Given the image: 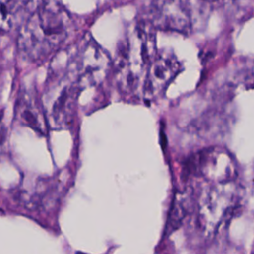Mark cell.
<instances>
[{
	"label": "cell",
	"instance_id": "cell-1",
	"mask_svg": "<svg viewBox=\"0 0 254 254\" xmlns=\"http://www.w3.org/2000/svg\"><path fill=\"white\" fill-rule=\"evenodd\" d=\"M195 186L192 213L194 228L202 240L210 241L226 229L242 207V188L237 180L189 181Z\"/></svg>",
	"mask_w": 254,
	"mask_h": 254
},
{
	"label": "cell",
	"instance_id": "cell-2",
	"mask_svg": "<svg viewBox=\"0 0 254 254\" xmlns=\"http://www.w3.org/2000/svg\"><path fill=\"white\" fill-rule=\"evenodd\" d=\"M71 27V18L61 5L44 3L20 28L19 51L31 62L45 61L66 41Z\"/></svg>",
	"mask_w": 254,
	"mask_h": 254
},
{
	"label": "cell",
	"instance_id": "cell-3",
	"mask_svg": "<svg viewBox=\"0 0 254 254\" xmlns=\"http://www.w3.org/2000/svg\"><path fill=\"white\" fill-rule=\"evenodd\" d=\"M153 26L138 23L127 34L117 49L115 77L124 93L135 92L144 81L146 71L157 55Z\"/></svg>",
	"mask_w": 254,
	"mask_h": 254
},
{
	"label": "cell",
	"instance_id": "cell-4",
	"mask_svg": "<svg viewBox=\"0 0 254 254\" xmlns=\"http://www.w3.org/2000/svg\"><path fill=\"white\" fill-rule=\"evenodd\" d=\"M238 172L234 158L220 147H210L190 155L185 162V181L223 182L237 180Z\"/></svg>",
	"mask_w": 254,
	"mask_h": 254
},
{
	"label": "cell",
	"instance_id": "cell-5",
	"mask_svg": "<svg viewBox=\"0 0 254 254\" xmlns=\"http://www.w3.org/2000/svg\"><path fill=\"white\" fill-rule=\"evenodd\" d=\"M80 91L68 72L51 80L44 97V113L52 127L64 129L72 125Z\"/></svg>",
	"mask_w": 254,
	"mask_h": 254
},
{
	"label": "cell",
	"instance_id": "cell-6",
	"mask_svg": "<svg viewBox=\"0 0 254 254\" xmlns=\"http://www.w3.org/2000/svg\"><path fill=\"white\" fill-rule=\"evenodd\" d=\"M110 64L105 51L93 40H89L77 49L67 72L82 90L85 86L100 84L105 79Z\"/></svg>",
	"mask_w": 254,
	"mask_h": 254
},
{
	"label": "cell",
	"instance_id": "cell-7",
	"mask_svg": "<svg viewBox=\"0 0 254 254\" xmlns=\"http://www.w3.org/2000/svg\"><path fill=\"white\" fill-rule=\"evenodd\" d=\"M181 69L182 64L174 53L167 50L158 51L144 77V97L151 100L161 96Z\"/></svg>",
	"mask_w": 254,
	"mask_h": 254
},
{
	"label": "cell",
	"instance_id": "cell-8",
	"mask_svg": "<svg viewBox=\"0 0 254 254\" xmlns=\"http://www.w3.org/2000/svg\"><path fill=\"white\" fill-rule=\"evenodd\" d=\"M154 28L188 34L191 28L190 12L184 0H154L150 9Z\"/></svg>",
	"mask_w": 254,
	"mask_h": 254
},
{
	"label": "cell",
	"instance_id": "cell-9",
	"mask_svg": "<svg viewBox=\"0 0 254 254\" xmlns=\"http://www.w3.org/2000/svg\"><path fill=\"white\" fill-rule=\"evenodd\" d=\"M44 3V0H0L2 21L8 28H21Z\"/></svg>",
	"mask_w": 254,
	"mask_h": 254
},
{
	"label": "cell",
	"instance_id": "cell-10",
	"mask_svg": "<svg viewBox=\"0 0 254 254\" xmlns=\"http://www.w3.org/2000/svg\"><path fill=\"white\" fill-rule=\"evenodd\" d=\"M42 112L37 99H35L29 93L19 97L17 104V116L21 123L33 128L34 130L43 132L45 131L46 116Z\"/></svg>",
	"mask_w": 254,
	"mask_h": 254
},
{
	"label": "cell",
	"instance_id": "cell-11",
	"mask_svg": "<svg viewBox=\"0 0 254 254\" xmlns=\"http://www.w3.org/2000/svg\"><path fill=\"white\" fill-rule=\"evenodd\" d=\"M3 139H4V126L2 122V115L0 113V144L2 143Z\"/></svg>",
	"mask_w": 254,
	"mask_h": 254
}]
</instances>
